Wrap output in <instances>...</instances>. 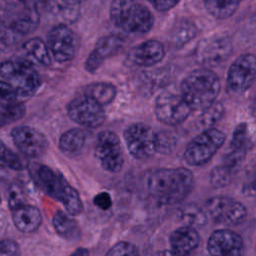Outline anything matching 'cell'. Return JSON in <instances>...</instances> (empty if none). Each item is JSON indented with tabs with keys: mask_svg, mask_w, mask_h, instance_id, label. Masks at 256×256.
Returning a JSON list of instances; mask_svg holds the SVG:
<instances>
[{
	"mask_svg": "<svg viewBox=\"0 0 256 256\" xmlns=\"http://www.w3.org/2000/svg\"><path fill=\"white\" fill-rule=\"evenodd\" d=\"M84 94L94 98L100 104L108 105L116 97V86L109 82H94L88 84L84 89Z\"/></svg>",
	"mask_w": 256,
	"mask_h": 256,
	"instance_id": "24",
	"label": "cell"
},
{
	"mask_svg": "<svg viewBox=\"0 0 256 256\" xmlns=\"http://www.w3.org/2000/svg\"><path fill=\"white\" fill-rule=\"evenodd\" d=\"M179 216L186 225L198 228L206 224L208 214L196 204H187L180 209Z\"/></svg>",
	"mask_w": 256,
	"mask_h": 256,
	"instance_id": "27",
	"label": "cell"
},
{
	"mask_svg": "<svg viewBox=\"0 0 256 256\" xmlns=\"http://www.w3.org/2000/svg\"><path fill=\"white\" fill-rule=\"evenodd\" d=\"M94 154L101 167L110 173H117L123 167L124 155L121 141L112 130H103L97 135Z\"/></svg>",
	"mask_w": 256,
	"mask_h": 256,
	"instance_id": "8",
	"label": "cell"
},
{
	"mask_svg": "<svg viewBox=\"0 0 256 256\" xmlns=\"http://www.w3.org/2000/svg\"><path fill=\"white\" fill-rule=\"evenodd\" d=\"M47 45L53 59L58 63L69 62L75 56V34L65 24L56 25L48 32Z\"/></svg>",
	"mask_w": 256,
	"mask_h": 256,
	"instance_id": "16",
	"label": "cell"
},
{
	"mask_svg": "<svg viewBox=\"0 0 256 256\" xmlns=\"http://www.w3.org/2000/svg\"><path fill=\"white\" fill-rule=\"evenodd\" d=\"M207 214L213 221L226 225H236L247 216L245 205L226 196H215L206 201Z\"/></svg>",
	"mask_w": 256,
	"mask_h": 256,
	"instance_id": "12",
	"label": "cell"
},
{
	"mask_svg": "<svg viewBox=\"0 0 256 256\" xmlns=\"http://www.w3.org/2000/svg\"><path fill=\"white\" fill-rule=\"evenodd\" d=\"M23 50L41 65L50 66L52 63V55L48 45L41 38L35 37L29 39L23 44Z\"/></svg>",
	"mask_w": 256,
	"mask_h": 256,
	"instance_id": "25",
	"label": "cell"
},
{
	"mask_svg": "<svg viewBox=\"0 0 256 256\" xmlns=\"http://www.w3.org/2000/svg\"><path fill=\"white\" fill-rule=\"evenodd\" d=\"M88 254H89V250H87L86 248H82V247L77 248L75 251H73L71 253V255H88Z\"/></svg>",
	"mask_w": 256,
	"mask_h": 256,
	"instance_id": "43",
	"label": "cell"
},
{
	"mask_svg": "<svg viewBox=\"0 0 256 256\" xmlns=\"http://www.w3.org/2000/svg\"><path fill=\"white\" fill-rule=\"evenodd\" d=\"M224 141L222 131L213 127L205 129L187 145L183 157L191 166H202L214 156Z\"/></svg>",
	"mask_w": 256,
	"mask_h": 256,
	"instance_id": "7",
	"label": "cell"
},
{
	"mask_svg": "<svg viewBox=\"0 0 256 256\" xmlns=\"http://www.w3.org/2000/svg\"><path fill=\"white\" fill-rule=\"evenodd\" d=\"M0 77L16 89L19 97L24 98L34 95L41 85V79L35 67L21 57L1 62Z\"/></svg>",
	"mask_w": 256,
	"mask_h": 256,
	"instance_id": "6",
	"label": "cell"
},
{
	"mask_svg": "<svg viewBox=\"0 0 256 256\" xmlns=\"http://www.w3.org/2000/svg\"><path fill=\"white\" fill-rule=\"evenodd\" d=\"M241 192L246 197L256 196V163L247 167L244 174Z\"/></svg>",
	"mask_w": 256,
	"mask_h": 256,
	"instance_id": "34",
	"label": "cell"
},
{
	"mask_svg": "<svg viewBox=\"0 0 256 256\" xmlns=\"http://www.w3.org/2000/svg\"><path fill=\"white\" fill-rule=\"evenodd\" d=\"M86 142V134L82 129L72 128L59 138V149L67 156L74 157L81 153Z\"/></svg>",
	"mask_w": 256,
	"mask_h": 256,
	"instance_id": "23",
	"label": "cell"
},
{
	"mask_svg": "<svg viewBox=\"0 0 256 256\" xmlns=\"http://www.w3.org/2000/svg\"><path fill=\"white\" fill-rule=\"evenodd\" d=\"M246 152H247L246 149L230 148V151H228L225 155H223L220 164L223 165L227 170H229L234 175L237 173L242 163L244 162Z\"/></svg>",
	"mask_w": 256,
	"mask_h": 256,
	"instance_id": "32",
	"label": "cell"
},
{
	"mask_svg": "<svg viewBox=\"0 0 256 256\" xmlns=\"http://www.w3.org/2000/svg\"><path fill=\"white\" fill-rule=\"evenodd\" d=\"M0 167L20 171L24 165L20 157L0 140Z\"/></svg>",
	"mask_w": 256,
	"mask_h": 256,
	"instance_id": "31",
	"label": "cell"
},
{
	"mask_svg": "<svg viewBox=\"0 0 256 256\" xmlns=\"http://www.w3.org/2000/svg\"><path fill=\"white\" fill-rule=\"evenodd\" d=\"M176 145V139L171 132L160 131L156 132V153L168 154L171 153Z\"/></svg>",
	"mask_w": 256,
	"mask_h": 256,
	"instance_id": "33",
	"label": "cell"
},
{
	"mask_svg": "<svg viewBox=\"0 0 256 256\" xmlns=\"http://www.w3.org/2000/svg\"><path fill=\"white\" fill-rule=\"evenodd\" d=\"M233 177V174L223 165L218 164L210 173V182L215 188H221L228 185Z\"/></svg>",
	"mask_w": 256,
	"mask_h": 256,
	"instance_id": "35",
	"label": "cell"
},
{
	"mask_svg": "<svg viewBox=\"0 0 256 256\" xmlns=\"http://www.w3.org/2000/svg\"><path fill=\"white\" fill-rule=\"evenodd\" d=\"M256 80V56L243 54L231 64L227 76L229 92L240 94L247 91Z\"/></svg>",
	"mask_w": 256,
	"mask_h": 256,
	"instance_id": "13",
	"label": "cell"
},
{
	"mask_svg": "<svg viewBox=\"0 0 256 256\" xmlns=\"http://www.w3.org/2000/svg\"><path fill=\"white\" fill-rule=\"evenodd\" d=\"M200 242V236L196 228L184 225L175 229L169 237L171 251L176 255L189 254L195 250Z\"/></svg>",
	"mask_w": 256,
	"mask_h": 256,
	"instance_id": "21",
	"label": "cell"
},
{
	"mask_svg": "<svg viewBox=\"0 0 256 256\" xmlns=\"http://www.w3.org/2000/svg\"><path fill=\"white\" fill-rule=\"evenodd\" d=\"M220 88L217 75L207 68H200L183 79L180 91L192 110L202 111L216 102Z\"/></svg>",
	"mask_w": 256,
	"mask_h": 256,
	"instance_id": "3",
	"label": "cell"
},
{
	"mask_svg": "<svg viewBox=\"0 0 256 256\" xmlns=\"http://www.w3.org/2000/svg\"><path fill=\"white\" fill-rule=\"evenodd\" d=\"M241 0H203L208 13L216 19L232 16L239 7Z\"/></svg>",
	"mask_w": 256,
	"mask_h": 256,
	"instance_id": "26",
	"label": "cell"
},
{
	"mask_svg": "<svg viewBox=\"0 0 256 256\" xmlns=\"http://www.w3.org/2000/svg\"><path fill=\"white\" fill-rule=\"evenodd\" d=\"M138 254V249L137 247L128 241H120L113 245L107 252L106 255L109 256H119V255H137Z\"/></svg>",
	"mask_w": 256,
	"mask_h": 256,
	"instance_id": "38",
	"label": "cell"
},
{
	"mask_svg": "<svg viewBox=\"0 0 256 256\" xmlns=\"http://www.w3.org/2000/svg\"><path fill=\"white\" fill-rule=\"evenodd\" d=\"M29 172L35 184L49 197L59 201L72 216L80 214L83 203L77 190L57 170L40 163H31Z\"/></svg>",
	"mask_w": 256,
	"mask_h": 256,
	"instance_id": "2",
	"label": "cell"
},
{
	"mask_svg": "<svg viewBox=\"0 0 256 256\" xmlns=\"http://www.w3.org/2000/svg\"><path fill=\"white\" fill-rule=\"evenodd\" d=\"M154 110L157 119L169 126L181 124L192 111L181 93L177 94L170 91H164L156 98Z\"/></svg>",
	"mask_w": 256,
	"mask_h": 256,
	"instance_id": "10",
	"label": "cell"
},
{
	"mask_svg": "<svg viewBox=\"0 0 256 256\" xmlns=\"http://www.w3.org/2000/svg\"><path fill=\"white\" fill-rule=\"evenodd\" d=\"M61 1L64 4H67V5H78V4L82 3L85 0H61Z\"/></svg>",
	"mask_w": 256,
	"mask_h": 256,
	"instance_id": "44",
	"label": "cell"
},
{
	"mask_svg": "<svg viewBox=\"0 0 256 256\" xmlns=\"http://www.w3.org/2000/svg\"><path fill=\"white\" fill-rule=\"evenodd\" d=\"M152 6L160 12H165L175 7L181 0H147Z\"/></svg>",
	"mask_w": 256,
	"mask_h": 256,
	"instance_id": "41",
	"label": "cell"
},
{
	"mask_svg": "<svg viewBox=\"0 0 256 256\" xmlns=\"http://www.w3.org/2000/svg\"><path fill=\"white\" fill-rule=\"evenodd\" d=\"M93 203L101 210H108L112 206V199L108 192H99L94 196Z\"/></svg>",
	"mask_w": 256,
	"mask_h": 256,
	"instance_id": "40",
	"label": "cell"
},
{
	"mask_svg": "<svg viewBox=\"0 0 256 256\" xmlns=\"http://www.w3.org/2000/svg\"><path fill=\"white\" fill-rule=\"evenodd\" d=\"M165 56V48L163 44L157 40H147L134 46L128 52V59L137 66H153Z\"/></svg>",
	"mask_w": 256,
	"mask_h": 256,
	"instance_id": "19",
	"label": "cell"
},
{
	"mask_svg": "<svg viewBox=\"0 0 256 256\" xmlns=\"http://www.w3.org/2000/svg\"><path fill=\"white\" fill-rule=\"evenodd\" d=\"M196 34H197L196 26L188 20H183L173 30L172 40L175 44L182 45L192 40L196 36Z\"/></svg>",
	"mask_w": 256,
	"mask_h": 256,
	"instance_id": "30",
	"label": "cell"
},
{
	"mask_svg": "<svg viewBox=\"0 0 256 256\" xmlns=\"http://www.w3.org/2000/svg\"><path fill=\"white\" fill-rule=\"evenodd\" d=\"M52 225L57 234L67 241H75L81 235L77 221L68 212L58 210L52 218Z\"/></svg>",
	"mask_w": 256,
	"mask_h": 256,
	"instance_id": "22",
	"label": "cell"
},
{
	"mask_svg": "<svg viewBox=\"0 0 256 256\" xmlns=\"http://www.w3.org/2000/svg\"><path fill=\"white\" fill-rule=\"evenodd\" d=\"M19 253V245L11 239L0 240V255H16Z\"/></svg>",
	"mask_w": 256,
	"mask_h": 256,
	"instance_id": "39",
	"label": "cell"
},
{
	"mask_svg": "<svg viewBox=\"0 0 256 256\" xmlns=\"http://www.w3.org/2000/svg\"><path fill=\"white\" fill-rule=\"evenodd\" d=\"M124 44V39L119 35H106L99 38L94 49L90 52L85 61V69L94 73L105 59L117 53Z\"/></svg>",
	"mask_w": 256,
	"mask_h": 256,
	"instance_id": "18",
	"label": "cell"
},
{
	"mask_svg": "<svg viewBox=\"0 0 256 256\" xmlns=\"http://www.w3.org/2000/svg\"><path fill=\"white\" fill-rule=\"evenodd\" d=\"M207 250L211 255L236 256L242 254L243 240L239 234L228 229L214 231L207 242Z\"/></svg>",
	"mask_w": 256,
	"mask_h": 256,
	"instance_id": "17",
	"label": "cell"
},
{
	"mask_svg": "<svg viewBox=\"0 0 256 256\" xmlns=\"http://www.w3.org/2000/svg\"><path fill=\"white\" fill-rule=\"evenodd\" d=\"M110 18L118 28L130 34H145L154 23L149 9L135 0H113Z\"/></svg>",
	"mask_w": 256,
	"mask_h": 256,
	"instance_id": "5",
	"label": "cell"
},
{
	"mask_svg": "<svg viewBox=\"0 0 256 256\" xmlns=\"http://www.w3.org/2000/svg\"><path fill=\"white\" fill-rule=\"evenodd\" d=\"M201 115L198 119V124L201 128H212L222 117L224 113V107L219 102H214L211 106L201 111Z\"/></svg>",
	"mask_w": 256,
	"mask_h": 256,
	"instance_id": "28",
	"label": "cell"
},
{
	"mask_svg": "<svg viewBox=\"0 0 256 256\" xmlns=\"http://www.w3.org/2000/svg\"><path fill=\"white\" fill-rule=\"evenodd\" d=\"M129 154L137 160H145L156 153V132L144 123L130 124L123 132Z\"/></svg>",
	"mask_w": 256,
	"mask_h": 256,
	"instance_id": "9",
	"label": "cell"
},
{
	"mask_svg": "<svg viewBox=\"0 0 256 256\" xmlns=\"http://www.w3.org/2000/svg\"><path fill=\"white\" fill-rule=\"evenodd\" d=\"M11 138L16 148L26 157L39 158L42 157L48 149V139L39 130L21 125L11 130Z\"/></svg>",
	"mask_w": 256,
	"mask_h": 256,
	"instance_id": "15",
	"label": "cell"
},
{
	"mask_svg": "<svg viewBox=\"0 0 256 256\" xmlns=\"http://www.w3.org/2000/svg\"><path fill=\"white\" fill-rule=\"evenodd\" d=\"M249 138L246 123H240L234 129L232 139L230 142V148L246 149L248 150Z\"/></svg>",
	"mask_w": 256,
	"mask_h": 256,
	"instance_id": "36",
	"label": "cell"
},
{
	"mask_svg": "<svg viewBox=\"0 0 256 256\" xmlns=\"http://www.w3.org/2000/svg\"><path fill=\"white\" fill-rule=\"evenodd\" d=\"M26 113L23 103L16 102L6 106H0V127L21 119Z\"/></svg>",
	"mask_w": 256,
	"mask_h": 256,
	"instance_id": "29",
	"label": "cell"
},
{
	"mask_svg": "<svg viewBox=\"0 0 256 256\" xmlns=\"http://www.w3.org/2000/svg\"><path fill=\"white\" fill-rule=\"evenodd\" d=\"M19 98L16 89L6 80H0V106L16 103Z\"/></svg>",
	"mask_w": 256,
	"mask_h": 256,
	"instance_id": "37",
	"label": "cell"
},
{
	"mask_svg": "<svg viewBox=\"0 0 256 256\" xmlns=\"http://www.w3.org/2000/svg\"><path fill=\"white\" fill-rule=\"evenodd\" d=\"M0 203H1V197H0Z\"/></svg>",
	"mask_w": 256,
	"mask_h": 256,
	"instance_id": "45",
	"label": "cell"
},
{
	"mask_svg": "<svg viewBox=\"0 0 256 256\" xmlns=\"http://www.w3.org/2000/svg\"><path fill=\"white\" fill-rule=\"evenodd\" d=\"M148 193L159 204L174 205L183 201L194 187L193 173L186 168H160L145 177Z\"/></svg>",
	"mask_w": 256,
	"mask_h": 256,
	"instance_id": "1",
	"label": "cell"
},
{
	"mask_svg": "<svg viewBox=\"0 0 256 256\" xmlns=\"http://www.w3.org/2000/svg\"><path fill=\"white\" fill-rule=\"evenodd\" d=\"M23 197H22V193L19 190L13 189L10 194H9V200H8V204H9V208H13L14 206L23 203Z\"/></svg>",
	"mask_w": 256,
	"mask_h": 256,
	"instance_id": "42",
	"label": "cell"
},
{
	"mask_svg": "<svg viewBox=\"0 0 256 256\" xmlns=\"http://www.w3.org/2000/svg\"><path fill=\"white\" fill-rule=\"evenodd\" d=\"M67 113L73 122L86 128L101 126L106 117L103 105L86 94L72 99L67 105Z\"/></svg>",
	"mask_w": 256,
	"mask_h": 256,
	"instance_id": "11",
	"label": "cell"
},
{
	"mask_svg": "<svg viewBox=\"0 0 256 256\" xmlns=\"http://www.w3.org/2000/svg\"><path fill=\"white\" fill-rule=\"evenodd\" d=\"M40 22L39 12L33 4L24 0L12 3L0 18L3 41L13 42L34 32Z\"/></svg>",
	"mask_w": 256,
	"mask_h": 256,
	"instance_id": "4",
	"label": "cell"
},
{
	"mask_svg": "<svg viewBox=\"0 0 256 256\" xmlns=\"http://www.w3.org/2000/svg\"><path fill=\"white\" fill-rule=\"evenodd\" d=\"M232 49V40L228 35H214L199 43L196 59L205 67H215L228 59Z\"/></svg>",
	"mask_w": 256,
	"mask_h": 256,
	"instance_id": "14",
	"label": "cell"
},
{
	"mask_svg": "<svg viewBox=\"0 0 256 256\" xmlns=\"http://www.w3.org/2000/svg\"><path fill=\"white\" fill-rule=\"evenodd\" d=\"M10 210L15 227L23 233H32L36 231L42 223L41 212L34 205L23 202Z\"/></svg>",
	"mask_w": 256,
	"mask_h": 256,
	"instance_id": "20",
	"label": "cell"
}]
</instances>
